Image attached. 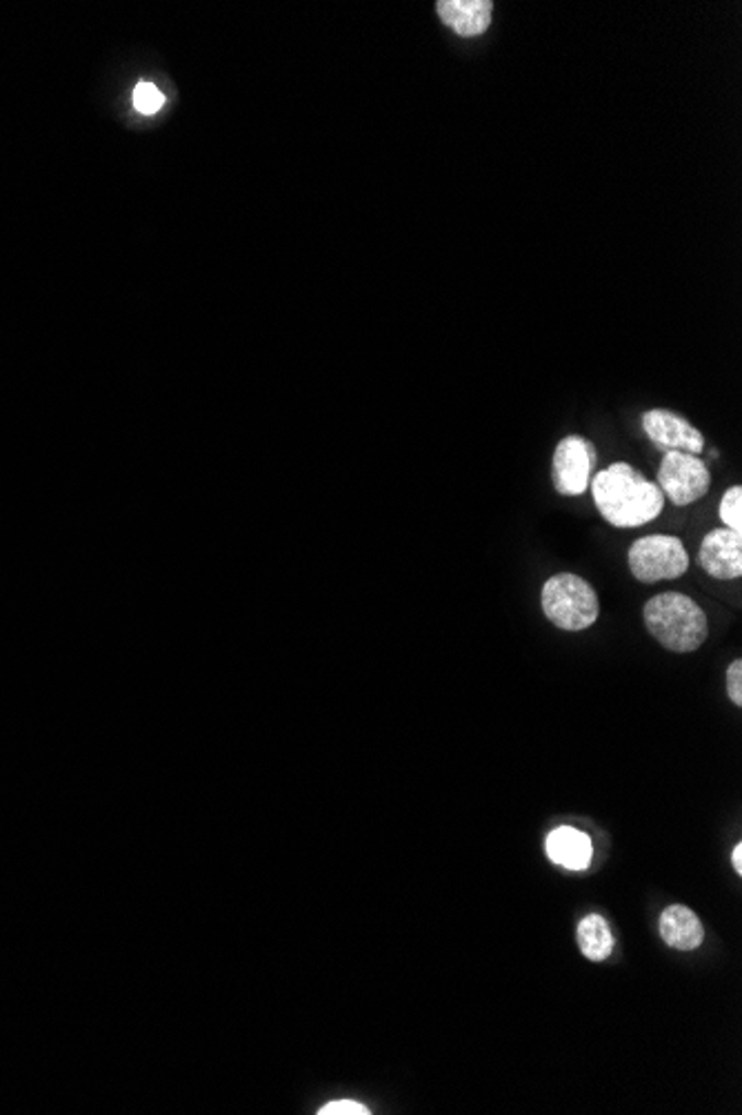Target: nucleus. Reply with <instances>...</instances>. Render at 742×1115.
Wrapping results in <instances>:
<instances>
[{
  "label": "nucleus",
  "mask_w": 742,
  "mask_h": 1115,
  "mask_svg": "<svg viewBox=\"0 0 742 1115\" xmlns=\"http://www.w3.org/2000/svg\"><path fill=\"white\" fill-rule=\"evenodd\" d=\"M589 488L603 520L614 528L644 526L654 522L665 508V494L659 483L622 461L600 470Z\"/></svg>",
  "instance_id": "1"
},
{
  "label": "nucleus",
  "mask_w": 742,
  "mask_h": 1115,
  "mask_svg": "<svg viewBox=\"0 0 742 1115\" xmlns=\"http://www.w3.org/2000/svg\"><path fill=\"white\" fill-rule=\"evenodd\" d=\"M644 626L663 648L694 653L709 637V622L689 594L661 592L649 599L642 611Z\"/></svg>",
  "instance_id": "2"
},
{
  "label": "nucleus",
  "mask_w": 742,
  "mask_h": 1115,
  "mask_svg": "<svg viewBox=\"0 0 742 1115\" xmlns=\"http://www.w3.org/2000/svg\"><path fill=\"white\" fill-rule=\"evenodd\" d=\"M544 617L561 631L578 633L596 624L600 604L594 586L572 572H559L544 581L540 592Z\"/></svg>",
  "instance_id": "3"
},
{
  "label": "nucleus",
  "mask_w": 742,
  "mask_h": 1115,
  "mask_svg": "<svg viewBox=\"0 0 742 1115\" xmlns=\"http://www.w3.org/2000/svg\"><path fill=\"white\" fill-rule=\"evenodd\" d=\"M627 564L640 583L678 579L689 568V555L678 537L649 535L631 544Z\"/></svg>",
  "instance_id": "4"
},
{
  "label": "nucleus",
  "mask_w": 742,
  "mask_h": 1115,
  "mask_svg": "<svg viewBox=\"0 0 742 1115\" xmlns=\"http://www.w3.org/2000/svg\"><path fill=\"white\" fill-rule=\"evenodd\" d=\"M659 488L672 503L685 508L709 492L711 472L696 455L665 453L659 466Z\"/></svg>",
  "instance_id": "5"
},
{
  "label": "nucleus",
  "mask_w": 742,
  "mask_h": 1115,
  "mask_svg": "<svg viewBox=\"0 0 742 1115\" xmlns=\"http://www.w3.org/2000/svg\"><path fill=\"white\" fill-rule=\"evenodd\" d=\"M596 448L581 435L565 437L553 450L551 479L553 488L565 497H581L592 483L596 466Z\"/></svg>",
  "instance_id": "6"
},
{
  "label": "nucleus",
  "mask_w": 742,
  "mask_h": 1115,
  "mask_svg": "<svg viewBox=\"0 0 742 1115\" xmlns=\"http://www.w3.org/2000/svg\"><path fill=\"white\" fill-rule=\"evenodd\" d=\"M642 431L665 453H687L698 457L705 450V437L698 427L665 408L647 410L642 414Z\"/></svg>",
  "instance_id": "7"
},
{
  "label": "nucleus",
  "mask_w": 742,
  "mask_h": 1115,
  "mask_svg": "<svg viewBox=\"0 0 742 1115\" xmlns=\"http://www.w3.org/2000/svg\"><path fill=\"white\" fill-rule=\"evenodd\" d=\"M698 564L713 579H738L742 575V533L711 531L700 544Z\"/></svg>",
  "instance_id": "8"
},
{
  "label": "nucleus",
  "mask_w": 742,
  "mask_h": 1115,
  "mask_svg": "<svg viewBox=\"0 0 742 1115\" xmlns=\"http://www.w3.org/2000/svg\"><path fill=\"white\" fill-rule=\"evenodd\" d=\"M436 12L447 30L460 38L487 34L494 19L492 0H438Z\"/></svg>",
  "instance_id": "9"
},
{
  "label": "nucleus",
  "mask_w": 742,
  "mask_h": 1115,
  "mask_svg": "<svg viewBox=\"0 0 742 1115\" xmlns=\"http://www.w3.org/2000/svg\"><path fill=\"white\" fill-rule=\"evenodd\" d=\"M661 937L676 951H696L705 939V928L692 908L674 904L661 915Z\"/></svg>",
  "instance_id": "10"
},
{
  "label": "nucleus",
  "mask_w": 742,
  "mask_h": 1115,
  "mask_svg": "<svg viewBox=\"0 0 742 1115\" xmlns=\"http://www.w3.org/2000/svg\"><path fill=\"white\" fill-rule=\"evenodd\" d=\"M547 855L570 871H583L592 862V839L572 826H561L547 837Z\"/></svg>",
  "instance_id": "11"
},
{
  "label": "nucleus",
  "mask_w": 742,
  "mask_h": 1115,
  "mask_svg": "<svg viewBox=\"0 0 742 1115\" xmlns=\"http://www.w3.org/2000/svg\"><path fill=\"white\" fill-rule=\"evenodd\" d=\"M576 937H578L581 954L592 962H603L614 951V935L609 930V924L600 915L583 917L578 924Z\"/></svg>",
  "instance_id": "12"
},
{
  "label": "nucleus",
  "mask_w": 742,
  "mask_h": 1115,
  "mask_svg": "<svg viewBox=\"0 0 742 1115\" xmlns=\"http://www.w3.org/2000/svg\"><path fill=\"white\" fill-rule=\"evenodd\" d=\"M720 520L724 524V528L733 531V533H742V488L740 486H731L722 499H720Z\"/></svg>",
  "instance_id": "13"
},
{
  "label": "nucleus",
  "mask_w": 742,
  "mask_h": 1115,
  "mask_svg": "<svg viewBox=\"0 0 742 1115\" xmlns=\"http://www.w3.org/2000/svg\"><path fill=\"white\" fill-rule=\"evenodd\" d=\"M162 103H165V97L151 82H140L138 88L134 90V108L140 114H156L162 108Z\"/></svg>",
  "instance_id": "14"
},
{
  "label": "nucleus",
  "mask_w": 742,
  "mask_h": 1115,
  "mask_svg": "<svg viewBox=\"0 0 742 1115\" xmlns=\"http://www.w3.org/2000/svg\"><path fill=\"white\" fill-rule=\"evenodd\" d=\"M727 695L735 706H742V661L733 659L727 668Z\"/></svg>",
  "instance_id": "15"
},
{
  "label": "nucleus",
  "mask_w": 742,
  "mask_h": 1115,
  "mask_svg": "<svg viewBox=\"0 0 742 1115\" xmlns=\"http://www.w3.org/2000/svg\"><path fill=\"white\" fill-rule=\"evenodd\" d=\"M371 1111L360 1104V1102H353V1100H336V1102H329L325 1106H321L318 1115H369Z\"/></svg>",
  "instance_id": "16"
},
{
  "label": "nucleus",
  "mask_w": 742,
  "mask_h": 1115,
  "mask_svg": "<svg viewBox=\"0 0 742 1115\" xmlns=\"http://www.w3.org/2000/svg\"><path fill=\"white\" fill-rule=\"evenodd\" d=\"M731 865H733V871L740 876L742 873V844L733 846V850H731Z\"/></svg>",
  "instance_id": "17"
}]
</instances>
